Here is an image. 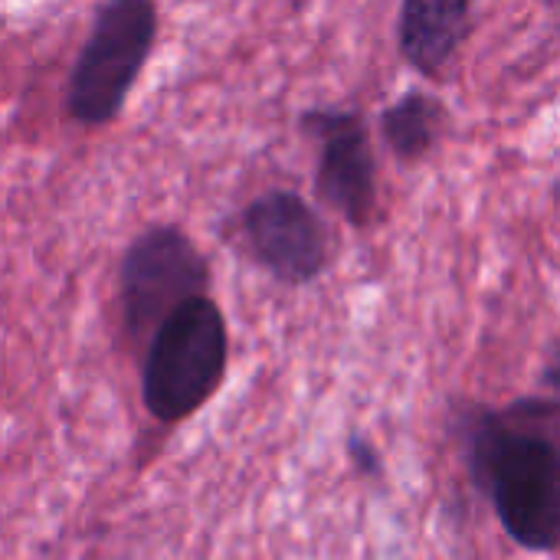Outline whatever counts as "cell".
Wrapping results in <instances>:
<instances>
[{"label":"cell","mask_w":560,"mask_h":560,"mask_svg":"<svg viewBox=\"0 0 560 560\" xmlns=\"http://www.w3.org/2000/svg\"><path fill=\"white\" fill-rule=\"evenodd\" d=\"M472 482L505 535L535 555L560 548V400H518L505 413L469 410L463 423Z\"/></svg>","instance_id":"1"},{"label":"cell","mask_w":560,"mask_h":560,"mask_svg":"<svg viewBox=\"0 0 560 560\" xmlns=\"http://www.w3.org/2000/svg\"><path fill=\"white\" fill-rule=\"evenodd\" d=\"M226 318L220 305L200 292L180 302L151 335L141 374L144 407L161 423L194 417L223 384L226 374Z\"/></svg>","instance_id":"2"},{"label":"cell","mask_w":560,"mask_h":560,"mask_svg":"<svg viewBox=\"0 0 560 560\" xmlns=\"http://www.w3.org/2000/svg\"><path fill=\"white\" fill-rule=\"evenodd\" d=\"M154 0H102L69 72L66 112L89 128L115 121L154 49Z\"/></svg>","instance_id":"3"},{"label":"cell","mask_w":560,"mask_h":560,"mask_svg":"<svg viewBox=\"0 0 560 560\" xmlns=\"http://www.w3.org/2000/svg\"><path fill=\"white\" fill-rule=\"evenodd\" d=\"M210 262L180 226H151L121 259V305L131 335H154L187 299L207 292Z\"/></svg>","instance_id":"4"},{"label":"cell","mask_w":560,"mask_h":560,"mask_svg":"<svg viewBox=\"0 0 560 560\" xmlns=\"http://www.w3.org/2000/svg\"><path fill=\"white\" fill-rule=\"evenodd\" d=\"M249 256L282 285H308L328 262V230L315 207L285 187H272L240 213Z\"/></svg>","instance_id":"5"},{"label":"cell","mask_w":560,"mask_h":560,"mask_svg":"<svg viewBox=\"0 0 560 560\" xmlns=\"http://www.w3.org/2000/svg\"><path fill=\"white\" fill-rule=\"evenodd\" d=\"M299 125L318 141L315 194L351 226H364L377 203V164L364 118L351 108H308Z\"/></svg>","instance_id":"6"},{"label":"cell","mask_w":560,"mask_h":560,"mask_svg":"<svg viewBox=\"0 0 560 560\" xmlns=\"http://www.w3.org/2000/svg\"><path fill=\"white\" fill-rule=\"evenodd\" d=\"M472 30V0H404L397 49L420 75H440Z\"/></svg>","instance_id":"7"},{"label":"cell","mask_w":560,"mask_h":560,"mask_svg":"<svg viewBox=\"0 0 560 560\" xmlns=\"http://www.w3.org/2000/svg\"><path fill=\"white\" fill-rule=\"evenodd\" d=\"M443 105L420 92V89H410L407 95H400L394 105L384 108L381 115V135L387 141V148L400 158V161H420L427 158L436 141H440V131H443Z\"/></svg>","instance_id":"8"},{"label":"cell","mask_w":560,"mask_h":560,"mask_svg":"<svg viewBox=\"0 0 560 560\" xmlns=\"http://www.w3.org/2000/svg\"><path fill=\"white\" fill-rule=\"evenodd\" d=\"M348 453H351V463L358 466V472H361V476H368V479H377V476L384 472V466H381V456H377V450H374V443H371L368 436H361V433H351V440H348Z\"/></svg>","instance_id":"9"},{"label":"cell","mask_w":560,"mask_h":560,"mask_svg":"<svg viewBox=\"0 0 560 560\" xmlns=\"http://www.w3.org/2000/svg\"><path fill=\"white\" fill-rule=\"evenodd\" d=\"M545 381H548V387H551V390L560 397V345H555V351H551V358H548Z\"/></svg>","instance_id":"10"},{"label":"cell","mask_w":560,"mask_h":560,"mask_svg":"<svg viewBox=\"0 0 560 560\" xmlns=\"http://www.w3.org/2000/svg\"><path fill=\"white\" fill-rule=\"evenodd\" d=\"M555 200H560V177L555 180Z\"/></svg>","instance_id":"11"}]
</instances>
